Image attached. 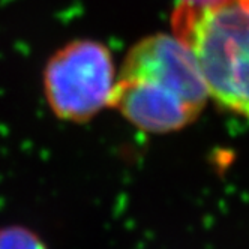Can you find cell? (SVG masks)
I'll use <instances>...</instances> for the list:
<instances>
[{
	"label": "cell",
	"instance_id": "6da1fadb",
	"mask_svg": "<svg viewBox=\"0 0 249 249\" xmlns=\"http://www.w3.org/2000/svg\"><path fill=\"white\" fill-rule=\"evenodd\" d=\"M210 93L198 62L176 35L138 41L116 78L110 107L137 128L167 134L200 116Z\"/></svg>",
	"mask_w": 249,
	"mask_h": 249
},
{
	"label": "cell",
	"instance_id": "7a4b0ae2",
	"mask_svg": "<svg viewBox=\"0 0 249 249\" xmlns=\"http://www.w3.org/2000/svg\"><path fill=\"white\" fill-rule=\"evenodd\" d=\"M171 24L210 96L249 120V0H179Z\"/></svg>",
	"mask_w": 249,
	"mask_h": 249
},
{
	"label": "cell",
	"instance_id": "3957f363",
	"mask_svg": "<svg viewBox=\"0 0 249 249\" xmlns=\"http://www.w3.org/2000/svg\"><path fill=\"white\" fill-rule=\"evenodd\" d=\"M116 78L110 50L98 41L77 39L48 59L44 93L57 117L81 123L110 107Z\"/></svg>",
	"mask_w": 249,
	"mask_h": 249
},
{
	"label": "cell",
	"instance_id": "277c9868",
	"mask_svg": "<svg viewBox=\"0 0 249 249\" xmlns=\"http://www.w3.org/2000/svg\"><path fill=\"white\" fill-rule=\"evenodd\" d=\"M0 249H47L42 240L23 227L0 228Z\"/></svg>",
	"mask_w": 249,
	"mask_h": 249
}]
</instances>
